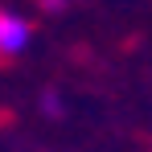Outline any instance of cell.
I'll return each instance as SVG.
<instances>
[{
    "label": "cell",
    "instance_id": "cell-1",
    "mask_svg": "<svg viewBox=\"0 0 152 152\" xmlns=\"http://www.w3.org/2000/svg\"><path fill=\"white\" fill-rule=\"evenodd\" d=\"M29 37H33V29H29V21H21V17H8V12H0V53H21L29 45Z\"/></svg>",
    "mask_w": 152,
    "mask_h": 152
},
{
    "label": "cell",
    "instance_id": "cell-2",
    "mask_svg": "<svg viewBox=\"0 0 152 152\" xmlns=\"http://www.w3.org/2000/svg\"><path fill=\"white\" fill-rule=\"evenodd\" d=\"M41 111H45L50 119H62V99H58V95H41Z\"/></svg>",
    "mask_w": 152,
    "mask_h": 152
},
{
    "label": "cell",
    "instance_id": "cell-3",
    "mask_svg": "<svg viewBox=\"0 0 152 152\" xmlns=\"http://www.w3.org/2000/svg\"><path fill=\"white\" fill-rule=\"evenodd\" d=\"M41 4H45L50 12H62V8H66V0H41Z\"/></svg>",
    "mask_w": 152,
    "mask_h": 152
}]
</instances>
